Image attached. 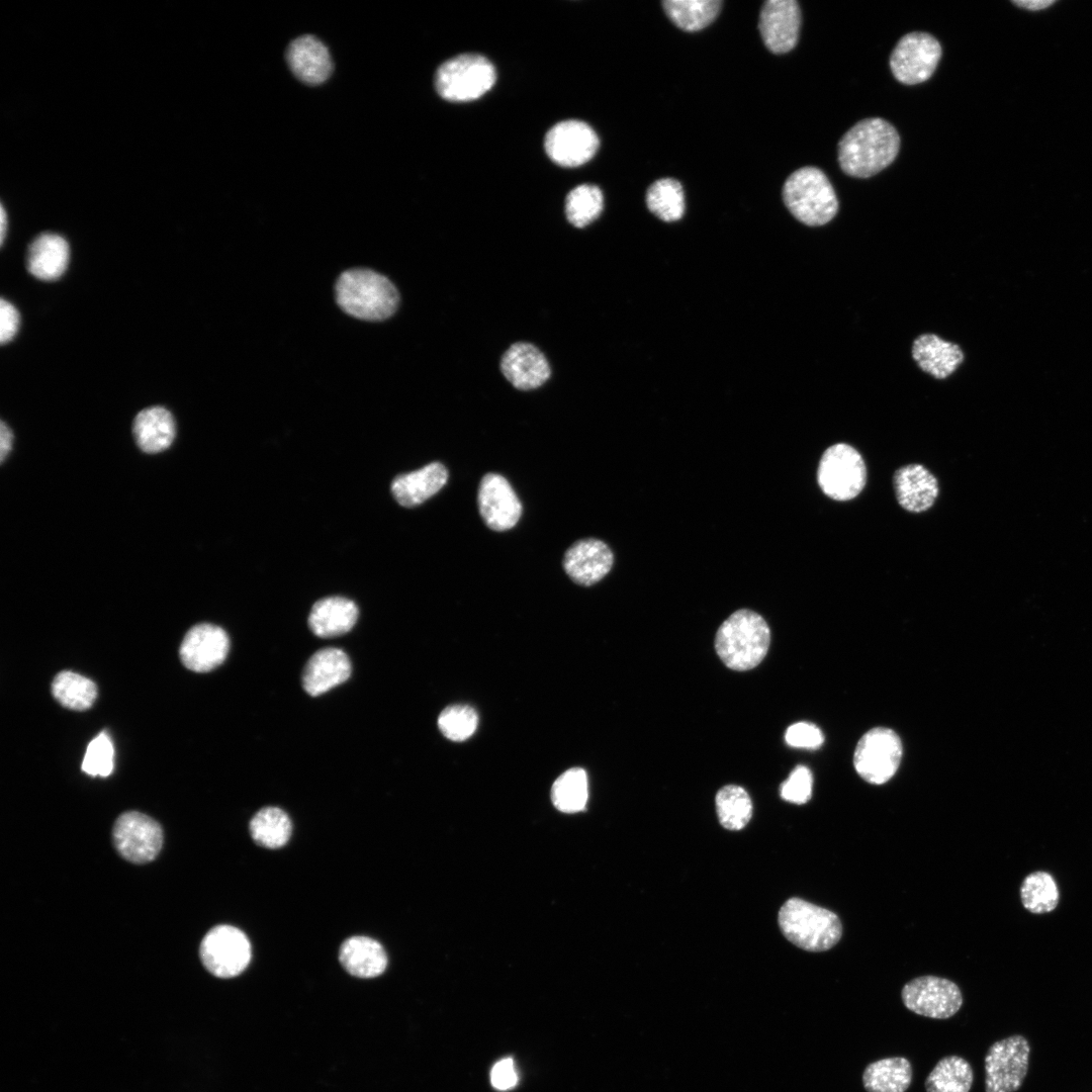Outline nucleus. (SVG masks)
Returning <instances> with one entry per match:
<instances>
[{
  "label": "nucleus",
  "mask_w": 1092,
  "mask_h": 1092,
  "mask_svg": "<svg viewBox=\"0 0 1092 1092\" xmlns=\"http://www.w3.org/2000/svg\"><path fill=\"white\" fill-rule=\"evenodd\" d=\"M900 136L887 120L871 117L856 122L838 143L841 170L855 178L872 177L896 159Z\"/></svg>",
  "instance_id": "obj_1"
},
{
  "label": "nucleus",
  "mask_w": 1092,
  "mask_h": 1092,
  "mask_svg": "<svg viewBox=\"0 0 1092 1092\" xmlns=\"http://www.w3.org/2000/svg\"><path fill=\"white\" fill-rule=\"evenodd\" d=\"M769 642L770 631L765 620L754 611L741 609L719 627L715 649L727 667L744 671L762 661Z\"/></svg>",
  "instance_id": "obj_2"
},
{
  "label": "nucleus",
  "mask_w": 1092,
  "mask_h": 1092,
  "mask_svg": "<svg viewBox=\"0 0 1092 1092\" xmlns=\"http://www.w3.org/2000/svg\"><path fill=\"white\" fill-rule=\"evenodd\" d=\"M336 299L348 314L365 321H383L398 305L395 286L383 275L369 269H351L336 283Z\"/></svg>",
  "instance_id": "obj_3"
},
{
  "label": "nucleus",
  "mask_w": 1092,
  "mask_h": 1092,
  "mask_svg": "<svg viewBox=\"0 0 1092 1092\" xmlns=\"http://www.w3.org/2000/svg\"><path fill=\"white\" fill-rule=\"evenodd\" d=\"M778 921L785 937L808 951L828 950L842 935L840 919L834 912L797 897L781 907Z\"/></svg>",
  "instance_id": "obj_4"
},
{
  "label": "nucleus",
  "mask_w": 1092,
  "mask_h": 1092,
  "mask_svg": "<svg viewBox=\"0 0 1092 1092\" xmlns=\"http://www.w3.org/2000/svg\"><path fill=\"white\" fill-rule=\"evenodd\" d=\"M783 199L790 212L810 226L829 222L838 210V200L830 181L816 167H803L793 172L784 184Z\"/></svg>",
  "instance_id": "obj_5"
},
{
  "label": "nucleus",
  "mask_w": 1092,
  "mask_h": 1092,
  "mask_svg": "<svg viewBox=\"0 0 1092 1092\" xmlns=\"http://www.w3.org/2000/svg\"><path fill=\"white\" fill-rule=\"evenodd\" d=\"M495 78V69L485 57L462 54L438 68L435 85L442 98L467 102L485 94L493 86Z\"/></svg>",
  "instance_id": "obj_6"
},
{
  "label": "nucleus",
  "mask_w": 1092,
  "mask_h": 1092,
  "mask_svg": "<svg viewBox=\"0 0 1092 1092\" xmlns=\"http://www.w3.org/2000/svg\"><path fill=\"white\" fill-rule=\"evenodd\" d=\"M817 479L822 491L835 500H849L863 489L867 469L861 455L850 445L827 448L819 462Z\"/></svg>",
  "instance_id": "obj_7"
},
{
  "label": "nucleus",
  "mask_w": 1092,
  "mask_h": 1092,
  "mask_svg": "<svg viewBox=\"0 0 1092 1092\" xmlns=\"http://www.w3.org/2000/svg\"><path fill=\"white\" fill-rule=\"evenodd\" d=\"M1030 1045L1020 1034L995 1041L985 1057L986 1092H1015L1027 1074Z\"/></svg>",
  "instance_id": "obj_8"
},
{
  "label": "nucleus",
  "mask_w": 1092,
  "mask_h": 1092,
  "mask_svg": "<svg viewBox=\"0 0 1092 1092\" xmlns=\"http://www.w3.org/2000/svg\"><path fill=\"white\" fill-rule=\"evenodd\" d=\"M902 757V743L891 729L878 727L868 731L858 741L853 764L856 772L868 783L881 785L897 771Z\"/></svg>",
  "instance_id": "obj_9"
},
{
  "label": "nucleus",
  "mask_w": 1092,
  "mask_h": 1092,
  "mask_svg": "<svg viewBox=\"0 0 1092 1092\" xmlns=\"http://www.w3.org/2000/svg\"><path fill=\"white\" fill-rule=\"evenodd\" d=\"M200 958L205 969L218 978L240 975L251 960V944L246 934L232 925L211 928L200 944Z\"/></svg>",
  "instance_id": "obj_10"
},
{
  "label": "nucleus",
  "mask_w": 1092,
  "mask_h": 1092,
  "mask_svg": "<svg viewBox=\"0 0 1092 1092\" xmlns=\"http://www.w3.org/2000/svg\"><path fill=\"white\" fill-rule=\"evenodd\" d=\"M941 53V46L933 35L921 31L909 32L894 48L890 68L900 83L919 84L932 76Z\"/></svg>",
  "instance_id": "obj_11"
},
{
  "label": "nucleus",
  "mask_w": 1092,
  "mask_h": 1092,
  "mask_svg": "<svg viewBox=\"0 0 1092 1092\" xmlns=\"http://www.w3.org/2000/svg\"><path fill=\"white\" fill-rule=\"evenodd\" d=\"M901 997L907 1009L933 1019L949 1018L963 1005V995L958 985L935 976L911 980L903 987Z\"/></svg>",
  "instance_id": "obj_12"
},
{
  "label": "nucleus",
  "mask_w": 1092,
  "mask_h": 1092,
  "mask_svg": "<svg viewBox=\"0 0 1092 1092\" xmlns=\"http://www.w3.org/2000/svg\"><path fill=\"white\" fill-rule=\"evenodd\" d=\"M112 836L120 855L133 863L153 860L163 844L160 824L135 811L125 812L116 819Z\"/></svg>",
  "instance_id": "obj_13"
},
{
  "label": "nucleus",
  "mask_w": 1092,
  "mask_h": 1092,
  "mask_svg": "<svg viewBox=\"0 0 1092 1092\" xmlns=\"http://www.w3.org/2000/svg\"><path fill=\"white\" fill-rule=\"evenodd\" d=\"M600 141L595 130L580 120H563L552 126L545 135L548 157L562 167H577L589 161L598 151Z\"/></svg>",
  "instance_id": "obj_14"
},
{
  "label": "nucleus",
  "mask_w": 1092,
  "mask_h": 1092,
  "mask_svg": "<svg viewBox=\"0 0 1092 1092\" xmlns=\"http://www.w3.org/2000/svg\"><path fill=\"white\" fill-rule=\"evenodd\" d=\"M478 509L488 528L507 531L522 515V505L509 481L496 473L485 474L478 487Z\"/></svg>",
  "instance_id": "obj_15"
},
{
  "label": "nucleus",
  "mask_w": 1092,
  "mask_h": 1092,
  "mask_svg": "<svg viewBox=\"0 0 1092 1092\" xmlns=\"http://www.w3.org/2000/svg\"><path fill=\"white\" fill-rule=\"evenodd\" d=\"M230 639L219 626L200 623L184 636L179 649L182 663L190 670L205 672L214 669L226 658Z\"/></svg>",
  "instance_id": "obj_16"
},
{
  "label": "nucleus",
  "mask_w": 1092,
  "mask_h": 1092,
  "mask_svg": "<svg viewBox=\"0 0 1092 1092\" xmlns=\"http://www.w3.org/2000/svg\"><path fill=\"white\" fill-rule=\"evenodd\" d=\"M801 10L795 0H768L760 11L759 31L765 47L774 54L793 50L799 39Z\"/></svg>",
  "instance_id": "obj_17"
},
{
  "label": "nucleus",
  "mask_w": 1092,
  "mask_h": 1092,
  "mask_svg": "<svg viewBox=\"0 0 1092 1092\" xmlns=\"http://www.w3.org/2000/svg\"><path fill=\"white\" fill-rule=\"evenodd\" d=\"M614 555L603 541L587 538L572 544L564 554L566 574L577 584L588 586L599 582L611 570Z\"/></svg>",
  "instance_id": "obj_18"
},
{
  "label": "nucleus",
  "mask_w": 1092,
  "mask_h": 1092,
  "mask_svg": "<svg viewBox=\"0 0 1092 1092\" xmlns=\"http://www.w3.org/2000/svg\"><path fill=\"white\" fill-rule=\"evenodd\" d=\"M500 369L507 380L521 390L538 388L551 374L544 354L534 345L525 342L515 343L505 352Z\"/></svg>",
  "instance_id": "obj_19"
},
{
  "label": "nucleus",
  "mask_w": 1092,
  "mask_h": 1092,
  "mask_svg": "<svg viewBox=\"0 0 1092 1092\" xmlns=\"http://www.w3.org/2000/svg\"><path fill=\"white\" fill-rule=\"evenodd\" d=\"M286 60L292 73L307 85L325 82L333 71L327 47L313 35H302L290 42Z\"/></svg>",
  "instance_id": "obj_20"
},
{
  "label": "nucleus",
  "mask_w": 1092,
  "mask_h": 1092,
  "mask_svg": "<svg viewBox=\"0 0 1092 1092\" xmlns=\"http://www.w3.org/2000/svg\"><path fill=\"white\" fill-rule=\"evenodd\" d=\"M351 674L348 655L339 648H323L311 655L302 672V686L310 696L322 695L346 681Z\"/></svg>",
  "instance_id": "obj_21"
},
{
  "label": "nucleus",
  "mask_w": 1092,
  "mask_h": 1092,
  "mask_svg": "<svg viewBox=\"0 0 1092 1092\" xmlns=\"http://www.w3.org/2000/svg\"><path fill=\"white\" fill-rule=\"evenodd\" d=\"M893 481L899 505L911 513L927 511L938 495L935 476L921 464L900 467L895 472Z\"/></svg>",
  "instance_id": "obj_22"
},
{
  "label": "nucleus",
  "mask_w": 1092,
  "mask_h": 1092,
  "mask_svg": "<svg viewBox=\"0 0 1092 1092\" xmlns=\"http://www.w3.org/2000/svg\"><path fill=\"white\" fill-rule=\"evenodd\" d=\"M447 480V468L440 462H432L416 471L397 475L391 482V492L400 506L413 508L436 494Z\"/></svg>",
  "instance_id": "obj_23"
},
{
  "label": "nucleus",
  "mask_w": 1092,
  "mask_h": 1092,
  "mask_svg": "<svg viewBox=\"0 0 1092 1092\" xmlns=\"http://www.w3.org/2000/svg\"><path fill=\"white\" fill-rule=\"evenodd\" d=\"M69 257V245L63 237L42 233L28 247L27 270L40 280H56L66 271Z\"/></svg>",
  "instance_id": "obj_24"
},
{
  "label": "nucleus",
  "mask_w": 1092,
  "mask_h": 1092,
  "mask_svg": "<svg viewBox=\"0 0 1092 1092\" xmlns=\"http://www.w3.org/2000/svg\"><path fill=\"white\" fill-rule=\"evenodd\" d=\"M356 604L343 597H328L312 606L308 626L317 637H336L350 631L358 618Z\"/></svg>",
  "instance_id": "obj_25"
},
{
  "label": "nucleus",
  "mask_w": 1092,
  "mask_h": 1092,
  "mask_svg": "<svg viewBox=\"0 0 1092 1092\" xmlns=\"http://www.w3.org/2000/svg\"><path fill=\"white\" fill-rule=\"evenodd\" d=\"M912 356L923 371L937 379L946 378L964 360L958 345L933 334L921 335L914 341Z\"/></svg>",
  "instance_id": "obj_26"
},
{
  "label": "nucleus",
  "mask_w": 1092,
  "mask_h": 1092,
  "mask_svg": "<svg viewBox=\"0 0 1092 1092\" xmlns=\"http://www.w3.org/2000/svg\"><path fill=\"white\" fill-rule=\"evenodd\" d=\"M132 432L140 449L146 453H158L172 444L176 425L172 414L163 406H151L141 411L133 420Z\"/></svg>",
  "instance_id": "obj_27"
},
{
  "label": "nucleus",
  "mask_w": 1092,
  "mask_h": 1092,
  "mask_svg": "<svg viewBox=\"0 0 1092 1092\" xmlns=\"http://www.w3.org/2000/svg\"><path fill=\"white\" fill-rule=\"evenodd\" d=\"M339 960L349 974L358 978L377 977L387 966V956L382 945L366 936L347 938L340 947Z\"/></svg>",
  "instance_id": "obj_28"
},
{
  "label": "nucleus",
  "mask_w": 1092,
  "mask_h": 1092,
  "mask_svg": "<svg viewBox=\"0 0 1092 1092\" xmlns=\"http://www.w3.org/2000/svg\"><path fill=\"white\" fill-rule=\"evenodd\" d=\"M912 1076V1066L906 1058H885L866 1067L862 1085L867 1092H906Z\"/></svg>",
  "instance_id": "obj_29"
},
{
  "label": "nucleus",
  "mask_w": 1092,
  "mask_h": 1092,
  "mask_svg": "<svg viewBox=\"0 0 1092 1092\" xmlns=\"http://www.w3.org/2000/svg\"><path fill=\"white\" fill-rule=\"evenodd\" d=\"M974 1081L970 1063L960 1056L940 1059L924 1082L926 1092H969Z\"/></svg>",
  "instance_id": "obj_30"
},
{
  "label": "nucleus",
  "mask_w": 1092,
  "mask_h": 1092,
  "mask_svg": "<svg viewBox=\"0 0 1092 1092\" xmlns=\"http://www.w3.org/2000/svg\"><path fill=\"white\" fill-rule=\"evenodd\" d=\"M720 0H666L663 9L669 19L679 28L697 31L708 26L718 15Z\"/></svg>",
  "instance_id": "obj_31"
},
{
  "label": "nucleus",
  "mask_w": 1092,
  "mask_h": 1092,
  "mask_svg": "<svg viewBox=\"0 0 1092 1092\" xmlns=\"http://www.w3.org/2000/svg\"><path fill=\"white\" fill-rule=\"evenodd\" d=\"M291 821L288 815L276 807L259 810L250 822L254 841L267 848L282 847L290 838Z\"/></svg>",
  "instance_id": "obj_32"
},
{
  "label": "nucleus",
  "mask_w": 1092,
  "mask_h": 1092,
  "mask_svg": "<svg viewBox=\"0 0 1092 1092\" xmlns=\"http://www.w3.org/2000/svg\"><path fill=\"white\" fill-rule=\"evenodd\" d=\"M646 205L663 221L672 222L680 219L686 209L681 184L672 178L655 181L647 189Z\"/></svg>",
  "instance_id": "obj_33"
},
{
  "label": "nucleus",
  "mask_w": 1092,
  "mask_h": 1092,
  "mask_svg": "<svg viewBox=\"0 0 1092 1092\" xmlns=\"http://www.w3.org/2000/svg\"><path fill=\"white\" fill-rule=\"evenodd\" d=\"M52 693L62 706L81 711L93 705L97 697V687L86 676L63 670L55 676Z\"/></svg>",
  "instance_id": "obj_34"
},
{
  "label": "nucleus",
  "mask_w": 1092,
  "mask_h": 1092,
  "mask_svg": "<svg viewBox=\"0 0 1092 1092\" xmlns=\"http://www.w3.org/2000/svg\"><path fill=\"white\" fill-rule=\"evenodd\" d=\"M715 804L719 822L728 830H741L752 816L751 799L740 786L727 785L721 788L716 795Z\"/></svg>",
  "instance_id": "obj_35"
},
{
  "label": "nucleus",
  "mask_w": 1092,
  "mask_h": 1092,
  "mask_svg": "<svg viewBox=\"0 0 1092 1092\" xmlns=\"http://www.w3.org/2000/svg\"><path fill=\"white\" fill-rule=\"evenodd\" d=\"M587 798V776L580 767L569 768L553 783L551 800L561 812L576 813L583 810Z\"/></svg>",
  "instance_id": "obj_36"
},
{
  "label": "nucleus",
  "mask_w": 1092,
  "mask_h": 1092,
  "mask_svg": "<svg viewBox=\"0 0 1092 1092\" xmlns=\"http://www.w3.org/2000/svg\"><path fill=\"white\" fill-rule=\"evenodd\" d=\"M1020 898L1024 908L1029 912L1035 914L1048 913L1058 905V886L1049 873L1034 872L1023 880L1020 888Z\"/></svg>",
  "instance_id": "obj_37"
},
{
  "label": "nucleus",
  "mask_w": 1092,
  "mask_h": 1092,
  "mask_svg": "<svg viewBox=\"0 0 1092 1092\" xmlns=\"http://www.w3.org/2000/svg\"><path fill=\"white\" fill-rule=\"evenodd\" d=\"M603 207V193L598 186L592 184L573 188L565 199L566 218L576 228H584L596 220Z\"/></svg>",
  "instance_id": "obj_38"
},
{
  "label": "nucleus",
  "mask_w": 1092,
  "mask_h": 1092,
  "mask_svg": "<svg viewBox=\"0 0 1092 1092\" xmlns=\"http://www.w3.org/2000/svg\"><path fill=\"white\" fill-rule=\"evenodd\" d=\"M477 724V714L468 705L449 706L438 718V726L443 735L456 742L468 739L475 732Z\"/></svg>",
  "instance_id": "obj_39"
},
{
  "label": "nucleus",
  "mask_w": 1092,
  "mask_h": 1092,
  "mask_svg": "<svg viewBox=\"0 0 1092 1092\" xmlns=\"http://www.w3.org/2000/svg\"><path fill=\"white\" fill-rule=\"evenodd\" d=\"M114 766V747L106 731L93 738L86 749L81 768L92 777L109 776Z\"/></svg>",
  "instance_id": "obj_40"
},
{
  "label": "nucleus",
  "mask_w": 1092,
  "mask_h": 1092,
  "mask_svg": "<svg viewBox=\"0 0 1092 1092\" xmlns=\"http://www.w3.org/2000/svg\"><path fill=\"white\" fill-rule=\"evenodd\" d=\"M813 777L810 769L804 765H798L790 774L780 790L782 799L794 804H805L812 795Z\"/></svg>",
  "instance_id": "obj_41"
},
{
  "label": "nucleus",
  "mask_w": 1092,
  "mask_h": 1092,
  "mask_svg": "<svg viewBox=\"0 0 1092 1092\" xmlns=\"http://www.w3.org/2000/svg\"><path fill=\"white\" fill-rule=\"evenodd\" d=\"M785 739L793 747L816 749L822 745L824 736L816 725L798 722L787 729Z\"/></svg>",
  "instance_id": "obj_42"
},
{
  "label": "nucleus",
  "mask_w": 1092,
  "mask_h": 1092,
  "mask_svg": "<svg viewBox=\"0 0 1092 1092\" xmlns=\"http://www.w3.org/2000/svg\"><path fill=\"white\" fill-rule=\"evenodd\" d=\"M490 1082L493 1088L500 1091L510 1090L517 1085L518 1074L513 1059L506 1058L493 1065Z\"/></svg>",
  "instance_id": "obj_43"
},
{
  "label": "nucleus",
  "mask_w": 1092,
  "mask_h": 1092,
  "mask_svg": "<svg viewBox=\"0 0 1092 1092\" xmlns=\"http://www.w3.org/2000/svg\"><path fill=\"white\" fill-rule=\"evenodd\" d=\"M19 326V313L9 301L0 300V342L1 344L11 341L17 333Z\"/></svg>",
  "instance_id": "obj_44"
},
{
  "label": "nucleus",
  "mask_w": 1092,
  "mask_h": 1092,
  "mask_svg": "<svg viewBox=\"0 0 1092 1092\" xmlns=\"http://www.w3.org/2000/svg\"><path fill=\"white\" fill-rule=\"evenodd\" d=\"M13 443V434L10 428L1 421L0 424V459L1 462L5 460L9 452L11 451Z\"/></svg>",
  "instance_id": "obj_45"
},
{
  "label": "nucleus",
  "mask_w": 1092,
  "mask_h": 1092,
  "mask_svg": "<svg viewBox=\"0 0 1092 1092\" xmlns=\"http://www.w3.org/2000/svg\"><path fill=\"white\" fill-rule=\"evenodd\" d=\"M1054 3H1055V1H1040V0H1036V1H1013V4H1015V5H1017V6L1021 7V8L1028 9V10L1044 9V8H1046L1048 6H1050V5L1054 4Z\"/></svg>",
  "instance_id": "obj_46"
},
{
  "label": "nucleus",
  "mask_w": 1092,
  "mask_h": 1092,
  "mask_svg": "<svg viewBox=\"0 0 1092 1092\" xmlns=\"http://www.w3.org/2000/svg\"><path fill=\"white\" fill-rule=\"evenodd\" d=\"M7 224H8L7 214H6V211H5V208L3 207V205H1V209H0V242H1V245L3 244L5 236H6Z\"/></svg>",
  "instance_id": "obj_47"
}]
</instances>
